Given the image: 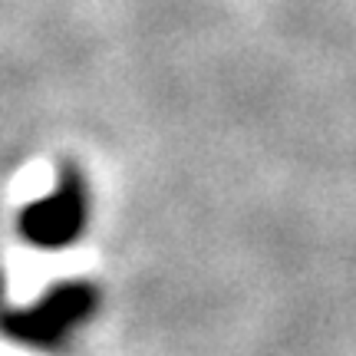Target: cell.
Instances as JSON below:
<instances>
[{
  "label": "cell",
  "mask_w": 356,
  "mask_h": 356,
  "mask_svg": "<svg viewBox=\"0 0 356 356\" xmlns=\"http://www.w3.org/2000/svg\"><path fill=\"white\" fill-rule=\"evenodd\" d=\"M99 293L86 280H70L43 293L33 307L17 310L10 300H0V333L26 346H60L79 323L92 317Z\"/></svg>",
  "instance_id": "cell-1"
},
{
  "label": "cell",
  "mask_w": 356,
  "mask_h": 356,
  "mask_svg": "<svg viewBox=\"0 0 356 356\" xmlns=\"http://www.w3.org/2000/svg\"><path fill=\"white\" fill-rule=\"evenodd\" d=\"M89 218V191L86 178L79 175L73 165H63L60 181L50 195L40 202L26 204L17 218V231L26 244L43 248V251H63L73 244L86 228Z\"/></svg>",
  "instance_id": "cell-2"
}]
</instances>
